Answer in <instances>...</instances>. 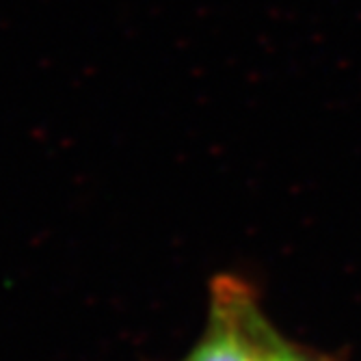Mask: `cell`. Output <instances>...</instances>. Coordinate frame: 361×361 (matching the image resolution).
<instances>
[{
    "mask_svg": "<svg viewBox=\"0 0 361 361\" xmlns=\"http://www.w3.org/2000/svg\"><path fill=\"white\" fill-rule=\"evenodd\" d=\"M262 346H264V361H329L324 355L286 340L269 320L262 329Z\"/></svg>",
    "mask_w": 361,
    "mask_h": 361,
    "instance_id": "obj_2",
    "label": "cell"
},
{
    "mask_svg": "<svg viewBox=\"0 0 361 361\" xmlns=\"http://www.w3.org/2000/svg\"><path fill=\"white\" fill-rule=\"evenodd\" d=\"M264 322L253 292L238 279L221 277L212 290L206 331L184 361H264Z\"/></svg>",
    "mask_w": 361,
    "mask_h": 361,
    "instance_id": "obj_1",
    "label": "cell"
}]
</instances>
